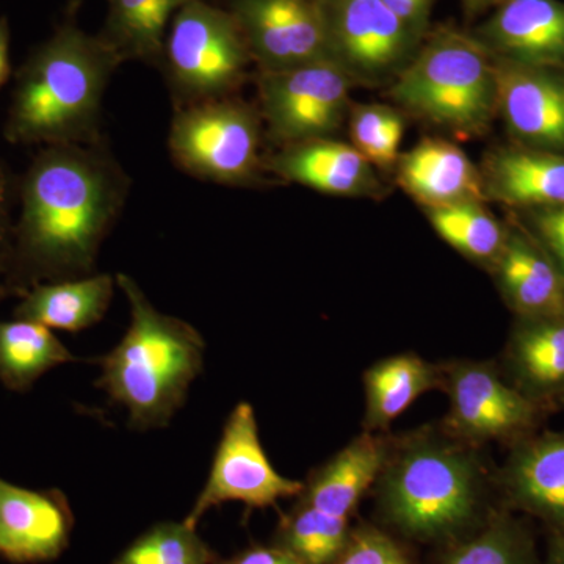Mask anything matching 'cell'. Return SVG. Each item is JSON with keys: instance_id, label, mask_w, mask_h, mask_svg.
<instances>
[{"instance_id": "cell-1", "label": "cell", "mask_w": 564, "mask_h": 564, "mask_svg": "<svg viewBox=\"0 0 564 564\" xmlns=\"http://www.w3.org/2000/svg\"><path fill=\"white\" fill-rule=\"evenodd\" d=\"M128 192L104 139L40 148L21 176L11 263L25 267L33 285L88 276Z\"/></svg>"}, {"instance_id": "cell-2", "label": "cell", "mask_w": 564, "mask_h": 564, "mask_svg": "<svg viewBox=\"0 0 564 564\" xmlns=\"http://www.w3.org/2000/svg\"><path fill=\"white\" fill-rule=\"evenodd\" d=\"M79 3L33 47L14 74L3 139L18 147L102 140V99L121 58L99 35L82 31Z\"/></svg>"}, {"instance_id": "cell-3", "label": "cell", "mask_w": 564, "mask_h": 564, "mask_svg": "<svg viewBox=\"0 0 564 564\" xmlns=\"http://www.w3.org/2000/svg\"><path fill=\"white\" fill-rule=\"evenodd\" d=\"M489 480L494 477L478 447L443 426H423L389 437L373 486L386 519L397 529L419 540H443L474 521Z\"/></svg>"}, {"instance_id": "cell-4", "label": "cell", "mask_w": 564, "mask_h": 564, "mask_svg": "<svg viewBox=\"0 0 564 564\" xmlns=\"http://www.w3.org/2000/svg\"><path fill=\"white\" fill-rule=\"evenodd\" d=\"M117 284L131 304V326L102 359L98 384L137 429L162 426L202 372L204 340L187 322L159 313L128 274H118Z\"/></svg>"}, {"instance_id": "cell-5", "label": "cell", "mask_w": 564, "mask_h": 564, "mask_svg": "<svg viewBox=\"0 0 564 564\" xmlns=\"http://www.w3.org/2000/svg\"><path fill=\"white\" fill-rule=\"evenodd\" d=\"M391 98L444 131L481 135L497 115L496 61L474 33L436 29L393 79Z\"/></svg>"}, {"instance_id": "cell-6", "label": "cell", "mask_w": 564, "mask_h": 564, "mask_svg": "<svg viewBox=\"0 0 564 564\" xmlns=\"http://www.w3.org/2000/svg\"><path fill=\"white\" fill-rule=\"evenodd\" d=\"M252 63L242 32L228 9L191 0L174 14L161 68L174 106L232 96Z\"/></svg>"}, {"instance_id": "cell-7", "label": "cell", "mask_w": 564, "mask_h": 564, "mask_svg": "<svg viewBox=\"0 0 564 564\" xmlns=\"http://www.w3.org/2000/svg\"><path fill=\"white\" fill-rule=\"evenodd\" d=\"M262 117L236 96L176 107L169 147L174 163L198 180L251 185L265 172Z\"/></svg>"}, {"instance_id": "cell-8", "label": "cell", "mask_w": 564, "mask_h": 564, "mask_svg": "<svg viewBox=\"0 0 564 564\" xmlns=\"http://www.w3.org/2000/svg\"><path fill=\"white\" fill-rule=\"evenodd\" d=\"M441 369L448 397L443 430L463 443L513 445L536 433L551 413L516 389L496 362L452 359Z\"/></svg>"}, {"instance_id": "cell-9", "label": "cell", "mask_w": 564, "mask_h": 564, "mask_svg": "<svg viewBox=\"0 0 564 564\" xmlns=\"http://www.w3.org/2000/svg\"><path fill=\"white\" fill-rule=\"evenodd\" d=\"M317 7L328 61L352 84L395 79L425 39L383 0H317Z\"/></svg>"}, {"instance_id": "cell-10", "label": "cell", "mask_w": 564, "mask_h": 564, "mask_svg": "<svg viewBox=\"0 0 564 564\" xmlns=\"http://www.w3.org/2000/svg\"><path fill=\"white\" fill-rule=\"evenodd\" d=\"M259 104L270 139L280 147L329 139L350 109L352 80L333 62L258 73Z\"/></svg>"}, {"instance_id": "cell-11", "label": "cell", "mask_w": 564, "mask_h": 564, "mask_svg": "<svg viewBox=\"0 0 564 564\" xmlns=\"http://www.w3.org/2000/svg\"><path fill=\"white\" fill-rule=\"evenodd\" d=\"M303 481L278 473L259 440L258 421L250 403H239L223 430L207 484L184 524L196 529L207 510L226 502L267 508L302 494Z\"/></svg>"}, {"instance_id": "cell-12", "label": "cell", "mask_w": 564, "mask_h": 564, "mask_svg": "<svg viewBox=\"0 0 564 564\" xmlns=\"http://www.w3.org/2000/svg\"><path fill=\"white\" fill-rule=\"evenodd\" d=\"M228 10L258 73L328 61L317 0H229Z\"/></svg>"}, {"instance_id": "cell-13", "label": "cell", "mask_w": 564, "mask_h": 564, "mask_svg": "<svg viewBox=\"0 0 564 564\" xmlns=\"http://www.w3.org/2000/svg\"><path fill=\"white\" fill-rule=\"evenodd\" d=\"M494 61L497 113L514 144L564 154V70Z\"/></svg>"}, {"instance_id": "cell-14", "label": "cell", "mask_w": 564, "mask_h": 564, "mask_svg": "<svg viewBox=\"0 0 564 564\" xmlns=\"http://www.w3.org/2000/svg\"><path fill=\"white\" fill-rule=\"evenodd\" d=\"M473 33L497 61L564 70L562 0H503Z\"/></svg>"}, {"instance_id": "cell-15", "label": "cell", "mask_w": 564, "mask_h": 564, "mask_svg": "<svg viewBox=\"0 0 564 564\" xmlns=\"http://www.w3.org/2000/svg\"><path fill=\"white\" fill-rule=\"evenodd\" d=\"M516 318L564 314V276L521 221L508 225L507 243L491 270Z\"/></svg>"}, {"instance_id": "cell-16", "label": "cell", "mask_w": 564, "mask_h": 564, "mask_svg": "<svg viewBox=\"0 0 564 564\" xmlns=\"http://www.w3.org/2000/svg\"><path fill=\"white\" fill-rule=\"evenodd\" d=\"M507 380L532 402L554 411L564 402V314L516 318L502 356Z\"/></svg>"}, {"instance_id": "cell-17", "label": "cell", "mask_w": 564, "mask_h": 564, "mask_svg": "<svg viewBox=\"0 0 564 564\" xmlns=\"http://www.w3.org/2000/svg\"><path fill=\"white\" fill-rule=\"evenodd\" d=\"M486 202L516 210L564 207V154L511 144L488 152L480 166Z\"/></svg>"}, {"instance_id": "cell-18", "label": "cell", "mask_w": 564, "mask_h": 564, "mask_svg": "<svg viewBox=\"0 0 564 564\" xmlns=\"http://www.w3.org/2000/svg\"><path fill=\"white\" fill-rule=\"evenodd\" d=\"M263 166L281 180L329 195L370 196L381 188L372 163L351 144L333 139L282 147Z\"/></svg>"}, {"instance_id": "cell-19", "label": "cell", "mask_w": 564, "mask_h": 564, "mask_svg": "<svg viewBox=\"0 0 564 564\" xmlns=\"http://www.w3.org/2000/svg\"><path fill=\"white\" fill-rule=\"evenodd\" d=\"M510 447L494 480L518 507L564 524V430L536 432Z\"/></svg>"}, {"instance_id": "cell-20", "label": "cell", "mask_w": 564, "mask_h": 564, "mask_svg": "<svg viewBox=\"0 0 564 564\" xmlns=\"http://www.w3.org/2000/svg\"><path fill=\"white\" fill-rule=\"evenodd\" d=\"M397 182L425 209L486 202L480 169L462 148L443 139L422 140L400 155Z\"/></svg>"}, {"instance_id": "cell-21", "label": "cell", "mask_w": 564, "mask_h": 564, "mask_svg": "<svg viewBox=\"0 0 564 564\" xmlns=\"http://www.w3.org/2000/svg\"><path fill=\"white\" fill-rule=\"evenodd\" d=\"M68 533L61 502L0 480V554L13 562H44L61 554Z\"/></svg>"}, {"instance_id": "cell-22", "label": "cell", "mask_w": 564, "mask_h": 564, "mask_svg": "<svg viewBox=\"0 0 564 564\" xmlns=\"http://www.w3.org/2000/svg\"><path fill=\"white\" fill-rule=\"evenodd\" d=\"M389 437L362 432L329 462L315 469L300 502L334 518L348 519L377 481L388 454Z\"/></svg>"}, {"instance_id": "cell-23", "label": "cell", "mask_w": 564, "mask_h": 564, "mask_svg": "<svg viewBox=\"0 0 564 564\" xmlns=\"http://www.w3.org/2000/svg\"><path fill=\"white\" fill-rule=\"evenodd\" d=\"M366 413L364 432L383 433L423 393L443 391L441 364L425 361L415 352H400L372 364L364 372Z\"/></svg>"}, {"instance_id": "cell-24", "label": "cell", "mask_w": 564, "mask_h": 564, "mask_svg": "<svg viewBox=\"0 0 564 564\" xmlns=\"http://www.w3.org/2000/svg\"><path fill=\"white\" fill-rule=\"evenodd\" d=\"M113 291L115 278L110 274L40 282L24 292L17 317L50 329L80 332L101 321Z\"/></svg>"}, {"instance_id": "cell-25", "label": "cell", "mask_w": 564, "mask_h": 564, "mask_svg": "<svg viewBox=\"0 0 564 564\" xmlns=\"http://www.w3.org/2000/svg\"><path fill=\"white\" fill-rule=\"evenodd\" d=\"M191 0H107L106 22L98 33L121 62L161 65L174 14Z\"/></svg>"}, {"instance_id": "cell-26", "label": "cell", "mask_w": 564, "mask_h": 564, "mask_svg": "<svg viewBox=\"0 0 564 564\" xmlns=\"http://www.w3.org/2000/svg\"><path fill=\"white\" fill-rule=\"evenodd\" d=\"M434 231L458 251L486 270L494 269L507 243L508 225L486 209L484 203H458L425 209Z\"/></svg>"}, {"instance_id": "cell-27", "label": "cell", "mask_w": 564, "mask_h": 564, "mask_svg": "<svg viewBox=\"0 0 564 564\" xmlns=\"http://www.w3.org/2000/svg\"><path fill=\"white\" fill-rule=\"evenodd\" d=\"M74 359L46 326L21 318L0 321V377L7 383L20 388L52 367Z\"/></svg>"}, {"instance_id": "cell-28", "label": "cell", "mask_w": 564, "mask_h": 564, "mask_svg": "<svg viewBox=\"0 0 564 564\" xmlns=\"http://www.w3.org/2000/svg\"><path fill=\"white\" fill-rule=\"evenodd\" d=\"M348 536V519L334 518L300 502L282 529L281 547L302 564H333Z\"/></svg>"}, {"instance_id": "cell-29", "label": "cell", "mask_w": 564, "mask_h": 564, "mask_svg": "<svg viewBox=\"0 0 564 564\" xmlns=\"http://www.w3.org/2000/svg\"><path fill=\"white\" fill-rule=\"evenodd\" d=\"M113 564H217L195 529L162 524L143 534Z\"/></svg>"}, {"instance_id": "cell-30", "label": "cell", "mask_w": 564, "mask_h": 564, "mask_svg": "<svg viewBox=\"0 0 564 564\" xmlns=\"http://www.w3.org/2000/svg\"><path fill=\"white\" fill-rule=\"evenodd\" d=\"M443 564H527V555L514 530L500 521L456 545Z\"/></svg>"}, {"instance_id": "cell-31", "label": "cell", "mask_w": 564, "mask_h": 564, "mask_svg": "<svg viewBox=\"0 0 564 564\" xmlns=\"http://www.w3.org/2000/svg\"><path fill=\"white\" fill-rule=\"evenodd\" d=\"M333 564H410L399 544L372 527L350 533L344 551Z\"/></svg>"}, {"instance_id": "cell-32", "label": "cell", "mask_w": 564, "mask_h": 564, "mask_svg": "<svg viewBox=\"0 0 564 564\" xmlns=\"http://www.w3.org/2000/svg\"><path fill=\"white\" fill-rule=\"evenodd\" d=\"M21 176L14 174L9 163L0 159V272L11 263L14 226L20 207Z\"/></svg>"}, {"instance_id": "cell-33", "label": "cell", "mask_w": 564, "mask_h": 564, "mask_svg": "<svg viewBox=\"0 0 564 564\" xmlns=\"http://www.w3.org/2000/svg\"><path fill=\"white\" fill-rule=\"evenodd\" d=\"M524 212L522 225L547 251L564 276V207Z\"/></svg>"}, {"instance_id": "cell-34", "label": "cell", "mask_w": 564, "mask_h": 564, "mask_svg": "<svg viewBox=\"0 0 564 564\" xmlns=\"http://www.w3.org/2000/svg\"><path fill=\"white\" fill-rule=\"evenodd\" d=\"M397 113L399 111L381 104L355 107L350 120L351 147L367 159L381 132Z\"/></svg>"}, {"instance_id": "cell-35", "label": "cell", "mask_w": 564, "mask_h": 564, "mask_svg": "<svg viewBox=\"0 0 564 564\" xmlns=\"http://www.w3.org/2000/svg\"><path fill=\"white\" fill-rule=\"evenodd\" d=\"M383 2L414 32L422 36L426 35L434 0H383Z\"/></svg>"}, {"instance_id": "cell-36", "label": "cell", "mask_w": 564, "mask_h": 564, "mask_svg": "<svg viewBox=\"0 0 564 564\" xmlns=\"http://www.w3.org/2000/svg\"><path fill=\"white\" fill-rule=\"evenodd\" d=\"M217 564H302L299 560L280 547H252L248 551L240 552L232 558Z\"/></svg>"}, {"instance_id": "cell-37", "label": "cell", "mask_w": 564, "mask_h": 564, "mask_svg": "<svg viewBox=\"0 0 564 564\" xmlns=\"http://www.w3.org/2000/svg\"><path fill=\"white\" fill-rule=\"evenodd\" d=\"M11 29L7 17H0V90L6 87L11 77Z\"/></svg>"}, {"instance_id": "cell-38", "label": "cell", "mask_w": 564, "mask_h": 564, "mask_svg": "<svg viewBox=\"0 0 564 564\" xmlns=\"http://www.w3.org/2000/svg\"><path fill=\"white\" fill-rule=\"evenodd\" d=\"M503 0H462L464 13L469 18L478 17L485 11L496 9Z\"/></svg>"}, {"instance_id": "cell-39", "label": "cell", "mask_w": 564, "mask_h": 564, "mask_svg": "<svg viewBox=\"0 0 564 564\" xmlns=\"http://www.w3.org/2000/svg\"><path fill=\"white\" fill-rule=\"evenodd\" d=\"M551 564H564V540L556 544Z\"/></svg>"}, {"instance_id": "cell-40", "label": "cell", "mask_w": 564, "mask_h": 564, "mask_svg": "<svg viewBox=\"0 0 564 564\" xmlns=\"http://www.w3.org/2000/svg\"><path fill=\"white\" fill-rule=\"evenodd\" d=\"M80 0H70V3H79Z\"/></svg>"}, {"instance_id": "cell-41", "label": "cell", "mask_w": 564, "mask_h": 564, "mask_svg": "<svg viewBox=\"0 0 564 564\" xmlns=\"http://www.w3.org/2000/svg\"><path fill=\"white\" fill-rule=\"evenodd\" d=\"M562 406H564V402H563Z\"/></svg>"}]
</instances>
